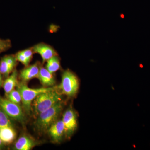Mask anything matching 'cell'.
<instances>
[{"instance_id":"1","label":"cell","mask_w":150,"mask_h":150,"mask_svg":"<svg viewBox=\"0 0 150 150\" xmlns=\"http://www.w3.org/2000/svg\"><path fill=\"white\" fill-rule=\"evenodd\" d=\"M62 96L55 88L39 94L33 100L32 107L36 116L62 101Z\"/></svg>"},{"instance_id":"2","label":"cell","mask_w":150,"mask_h":150,"mask_svg":"<svg viewBox=\"0 0 150 150\" xmlns=\"http://www.w3.org/2000/svg\"><path fill=\"white\" fill-rule=\"evenodd\" d=\"M62 101L57 103L53 106L37 115L35 126L39 131L48 130L50 126L58 120L63 110Z\"/></svg>"},{"instance_id":"3","label":"cell","mask_w":150,"mask_h":150,"mask_svg":"<svg viewBox=\"0 0 150 150\" xmlns=\"http://www.w3.org/2000/svg\"><path fill=\"white\" fill-rule=\"evenodd\" d=\"M17 89L20 93L21 97V102L25 112L30 114L32 109V102L35 98L39 94L54 88L52 87H42L38 88H31L28 86L25 82L22 81L18 82Z\"/></svg>"},{"instance_id":"4","label":"cell","mask_w":150,"mask_h":150,"mask_svg":"<svg viewBox=\"0 0 150 150\" xmlns=\"http://www.w3.org/2000/svg\"><path fill=\"white\" fill-rule=\"evenodd\" d=\"M79 86V79L74 73L69 70L63 72L62 81L59 86L61 93L69 97L74 96L77 93Z\"/></svg>"},{"instance_id":"5","label":"cell","mask_w":150,"mask_h":150,"mask_svg":"<svg viewBox=\"0 0 150 150\" xmlns=\"http://www.w3.org/2000/svg\"><path fill=\"white\" fill-rule=\"evenodd\" d=\"M0 109L10 118L21 123L24 122L25 117L24 112L19 105L11 102L7 98L0 96Z\"/></svg>"},{"instance_id":"6","label":"cell","mask_w":150,"mask_h":150,"mask_svg":"<svg viewBox=\"0 0 150 150\" xmlns=\"http://www.w3.org/2000/svg\"><path fill=\"white\" fill-rule=\"evenodd\" d=\"M64 126L65 137L70 138L77 128V118L76 112L69 108L65 111L62 118Z\"/></svg>"},{"instance_id":"7","label":"cell","mask_w":150,"mask_h":150,"mask_svg":"<svg viewBox=\"0 0 150 150\" xmlns=\"http://www.w3.org/2000/svg\"><path fill=\"white\" fill-rule=\"evenodd\" d=\"M34 53L41 56L43 63L47 62L53 56L57 55V52L53 47L44 43L36 44L32 48Z\"/></svg>"},{"instance_id":"8","label":"cell","mask_w":150,"mask_h":150,"mask_svg":"<svg viewBox=\"0 0 150 150\" xmlns=\"http://www.w3.org/2000/svg\"><path fill=\"white\" fill-rule=\"evenodd\" d=\"M48 132L52 139L60 142L65 136L64 126L62 120H57L50 126Z\"/></svg>"},{"instance_id":"9","label":"cell","mask_w":150,"mask_h":150,"mask_svg":"<svg viewBox=\"0 0 150 150\" xmlns=\"http://www.w3.org/2000/svg\"><path fill=\"white\" fill-rule=\"evenodd\" d=\"M40 68V66L37 63L27 66L21 71L19 77L22 81L25 82H26L34 78H38Z\"/></svg>"},{"instance_id":"10","label":"cell","mask_w":150,"mask_h":150,"mask_svg":"<svg viewBox=\"0 0 150 150\" xmlns=\"http://www.w3.org/2000/svg\"><path fill=\"white\" fill-rule=\"evenodd\" d=\"M38 79L44 87H51L56 83L53 74L44 67H40Z\"/></svg>"},{"instance_id":"11","label":"cell","mask_w":150,"mask_h":150,"mask_svg":"<svg viewBox=\"0 0 150 150\" xmlns=\"http://www.w3.org/2000/svg\"><path fill=\"white\" fill-rule=\"evenodd\" d=\"M16 133L13 126L0 128V139L5 145H9L16 138Z\"/></svg>"},{"instance_id":"12","label":"cell","mask_w":150,"mask_h":150,"mask_svg":"<svg viewBox=\"0 0 150 150\" xmlns=\"http://www.w3.org/2000/svg\"><path fill=\"white\" fill-rule=\"evenodd\" d=\"M36 145V142L33 139L27 136H22L16 142L14 149L17 150H30Z\"/></svg>"},{"instance_id":"13","label":"cell","mask_w":150,"mask_h":150,"mask_svg":"<svg viewBox=\"0 0 150 150\" xmlns=\"http://www.w3.org/2000/svg\"><path fill=\"white\" fill-rule=\"evenodd\" d=\"M18 73L16 69H14L3 83V88L6 95L9 93L17 86L18 83Z\"/></svg>"},{"instance_id":"14","label":"cell","mask_w":150,"mask_h":150,"mask_svg":"<svg viewBox=\"0 0 150 150\" xmlns=\"http://www.w3.org/2000/svg\"><path fill=\"white\" fill-rule=\"evenodd\" d=\"M46 62V69L52 74L56 72L61 68L60 59L57 55L53 56Z\"/></svg>"},{"instance_id":"15","label":"cell","mask_w":150,"mask_h":150,"mask_svg":"<svg viewBox=\"0 0 150 150\" xmlns=\"http://www.w3.org/2000/svg\"><path fill=\"white\" fill-rule=\"evenodd\" d=\"M0 72L6 78H7L11 73L9 68L6 56L0 60Z\"/></svg>"},{"instance_id":"16","label":"cell","mask_w":150,"mask_h":150,"mask_svg":"<svg viewBox=\"0 0 150 150\" xmlns=\"http://www.w3.org/2000/svg\"><path fill=\"white\" fill-rule=\"evenodd\" d=\"M8 126H13L10 118L0 109V128Z\"/></svg>"},{"instance_id":"17","label":"cell","mask_w":150,"mask_h":150,"mask_svg":"<svg viewBox=\"0 0 150 150\" xmlns=\"http://www.w3.org/2000/svg\"><path fill=\"white\" fill-rule=\"evenodd\" d=\"M6 96L7 99L14 103L19 105L21 102V96L17 89H14Z\"/></svg>"},{"instance_id":"18","label":"cell","mask_w":150,"mask_h":150,"mask_svg":"<svg viewBox=\"0 0 150 150\" xmlns=\"http://www.w3.org/2000/svg\"><path fill=\"white\" fill-rule=\"evenodd\" d=\"M12 44L9 39L0 38V54L6 51L11 47Z\"/></svg>"},{"instance_id":"19","label":"cell","mask_w":150,"mask_h":150,"mask_svg":"<svg viewBox=\"0 0 150 150\" xmlns=\"http://www.w3.org/2000/svg\"><path fill=\"white\" fill-rule=\"evenodd\" d=\"M17 61L20 62L23 64L24 65L25 67H27L29 65L30 62H29L27 58L23 55L21 51H19L15 55Z\"/></svg>"},{"instance_id":"20","label":"cell","mask_w":150,"mask_h":150,"mask_svg":"<svg viewBox=\"0 0 150 150\" xmlns=\"http://www.w3.org/2000/svg\"><path fill=\"white\" fill-rule=\"evenodd\" d=\"M21 52L27 58L28 60L30 62L31 60H32L33 54L34 53L32 48L25 49V50L21 51Z\"/></svg>"},{"instance_id":"21","label":"cell","mask_w":150,"mask_h":150,"mask_svg":"<svg viewBox=\"0 0 150 150\" xmlns=\"http://www.w3.org/2000/svg\"><path fill=\"white\" fill-rule=\"evenodd\" d=\"M3 84L2 80V75L1 74V73L0 72V88L1 87Z\"/></svg>"},{"instance_id":"22","label":"cell","mask_w":150,"mask_h":150,"mask_svg":"<svg viewBox=\"0 0 150 150\" xmlns=\"http://www.w3.org/2000/svg\"><path fill=\"white\" fill-rule=\"evenodd\" d=\"M4 145L5 144H4L2 141L0 139V150L4 148Z\"/></svg>"}]
</instances>
